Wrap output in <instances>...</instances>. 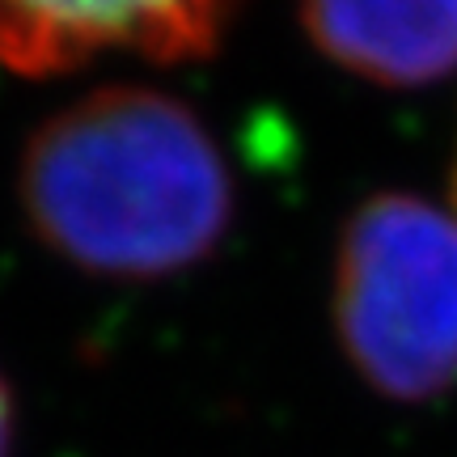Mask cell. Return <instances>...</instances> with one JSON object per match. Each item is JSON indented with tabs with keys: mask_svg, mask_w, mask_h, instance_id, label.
Here are the masks:
<instances>
[{
	"mask_svg": "<svg viewBox=\"0 0 457 457\" xmlns=\"http://www.w3.org/2000/svg\"><path fill=\"white\" fill-rule=\"evenodd\" d=\"M17 208L34 242L72 271L157 284L212 259L237 187L191 102L153 85H102L26 136Z\"/></svg>",
	"mask_w": 457,
	"mask_h": 457,
	"instance_id": "1",
	"label": "cell"
},
{
	"mask_svg": "<svg viewBox=\"0 0 457 457\" xmlns=\"http://www.w3.org/2000/svg\"><path fill=\"white\" fill-rule=\"evenodd\" d=\"M330 318L373 394L432 403L457 390V216L407 191L364 199L335 250Z\"/></svg>",
	"mask_w": 457,
	"mask_h": 457,
	"instance_id": "2",
	"label": "cell"
},
{
	"mask_svg": "<svg viewBox=\"0 0 457 457\" xmlns=\"http://www.w3.org/2000/svg\"><path fill=\"white\" fill-rule=\"evenodd\" d=\"M245 0H0V64L68 77L102 55L195 64L220 51Z\"/></svg>",
	"mask_w": 457,
	"mask_h": 457,
	"instance_id": "3",
	"label": "cell"
},
{
	"mask_svg": "<svg viewBox=\"0 0 457 457\" xmlns=\"http://www.w3.org/2000/svg\"><path fill=\"white\" fill-rule=\"evenodd\" d=\"M301 26L330 64L381 89L457 72V0H301Z\"/></svg>",
	"mask_w": 457,
	"mask_h": 457,
	"instance_id": "4",
	"label": "cell"
},
{
	"mask_svg": "<svg viewBox=\"0 0 457 457\" xmlns=\"http://www.w3.org/2000/svg\"><path fill=\"white\" fill-rule=\"evenodd\" d=\"M17 441V403H13V386L0 369V457H13Z\"/></svg>",
	"mask_w": 457,
	"mask_h": 457,
	"instance_id": "5",
	"label": "cell"
},
{
	"mask_svg": "<svg viewBox=\"0 0 457 457\" xmlns=\"http://www.w3.org/2000/svg\"><path fill=\"white\" fill-rule=\"evenodd\" d=\"M453 187H457V174H453Z\"/></svg>",
	"mask_w": 457,
	"mask_h": 457,
	"instance_id": "6",
	"label": "cell"
}]
</instances>
